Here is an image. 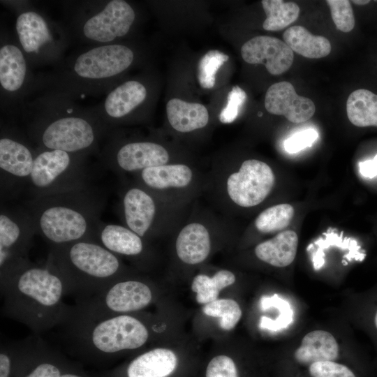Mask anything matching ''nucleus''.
<instances>
[{
    "mask_svg": "<svg viewBox=\"0 0 377 377\" xmlns=\"http://www.w3.org/2000/svg\"><path fill=\"white\" fill-rule=\"evenodd\" d=\"M19 119L36 148L57 149L86 156L98 155L112 131L93 107L68 96L38 93L27 100L10 119Z\"/></svg>",
    "mask_w": 377,
    "mask_h": 377,
    "instance_id": "nucleus-1",
    "label": "nucleus"
},
{
    "mask_svg": "<svg viewBox=\"0 0 377 377\" xmlns=\"http://www.w3.org/2000/svg\"><path fill=\"white\" fill-rule=\"evenodd\" d=\"M4 316L27 325L35 334L63 325L71 306L61 276L46 263L30 260L0 272Z\"/></svg>",
    "mask_w": 377,
    "mask_h": 377,
    "instance_id": "nucleus-2",
    "label": "nucleus"
},
{
    "mask_svg": "<svg viewBox=\"0 0 377 377\" xmlns=\"http://www.w3.org/2000/svg\"><path fill=\"white\" fill-rule=\"evenodd\" d=\"M135 59L132 47L122 43L86 45L36 75L35 92L57 93L75 100L105 95L121 82Z\"/></svg>",
    "mask_w": 377,
    "mask_h": 377,
    "instance_id": "nucleus-3",
    "label": "nucleus"
},
{
    "mask_svg": "<svg viewBox=\"0 0 377 377\" xmlns=\"http://www.w3.org/2000/svg\"><path fill=\"white\" fill-rule=\"evenodd\" d=\"M104 194L89 185L77 190L31 198L24 207L50 247L96 240L105 205Z\"/></svg>",
    "mask_w": 377,
    "mask_h": 377,
    "instance_id": "nucleus-4",
    "label": "nucleus"
},
{
    "mask_svg": "<svg viewBox=\"0 0 377 377\" xmlns=\"http://www.w3.org/2000/svg\"><path fill=\"white\" fill-rule=\"evenodd\" d=\"M45 263L59 274L66 295L75 301L99 293L124 274L119 256L91 239L50 247Z\"/></svg>",
    "mask_w": 377,
    "mask_h": 377,
    "instance_id": "nucleus-5",
    "label": "nucleus"
},
{
    "mask_svg": "<svg viewBox=\"0 0 377 377\" xmlns=\"http://www.w3.org/2000/svg\"><path fill=\"white\" fill-rule=\"evenodd\" d=\"M61 327L71 346L107 356L138 349L149 338L145 323L131 314L87 316L77 313L73 306Z\"/></svg>",
    "mask_w": 377,
    "mask_h": 377,
    "instance_id": "nucleus-6",
    "label": "nucleus"
},
{
    "mask_svg": "<svg viewBox=\"0 0 377 377\" xmlns=\"http://www.w3.org/2000/svg\"><path fill=\"white\" fill-rule=\"evenodd\" d=\"M68 26L71 38L86 45L121 43L136 20L132 6L124 0L71 3Z\"/></svg>",
    "mask_w": 377,
    "mask_h": 377,
    "instance_id": "nucleus-7",
    "label": "nucleus"
},
{
    "mask_svg": "<svg viewBox=\"0 0 377 377\" xmlns=\"http://www.w3.org/2000/svg\"><path fill=\"white\" fill-rule=\"evenodd\" d=\"M15 14L14 35L30 66L59 64L72 40L68 27L33 7L30 1Z\"/></svg>",
    "mask_w": 377,
    "mask_h": 377,
    "instance_id": "nucleus-8",
    "label": "nucleus"
},
{
    "mask_svg": "<svg viewBox=\"0 0 377 377\" xmlns=\"http://www.w3.org/2000/svg\"><path fill=\"white\" fill-rule=\"evenodd\" d=\"M28 188L31 198L74 191L89 186L88 156L36 148Z\"/></svg>",
    "mask_w": 377,
    "mask_h": 377,
    "instance_id": "nucleus-9",
    "label": "nucleus"
},
{
    "mask_svg": "<svg viewBox=\"0 0 377 377\" xmlns=\"http://www.w3.org/2000/svg\"><path fill=\"white\" fill-rule=\"evenodd\" d=\"M17 39L1 29L0 37L1 111L10 119L35 92L36 75L33 73Z\"/></svg>",
    "mask_w": 377,
    "mask_h": 377,
    "instance_id": "nucleus-10",
    "label": "nucleus"
},
{
    "mask_svg": "<svg viewBox=\"0 0 377 377\" xmlns=\"http://www.w3.org/2000/svg\"><path fill=\"white\" fill-rule=\"evenodd\" d=\"M14 121L1 123V199L18 196L29 184L36 157V147Z\"/></svg>",
    "mask_w": 377,
    "mask_h": 377,
    "instance_id": "nucleus-11",
    "label": "nucleus"
},
{
    "mask_svg": "<svg viewBox=\"0 0 377 377\" xmlns=\"http://www.w3.org/2000/svg\"><path fill=\"white\" fill-rule=\"evenodd\" d=\"M153 298V290L147 283L121 277L93 296L75 301L73 308L87 316L130 314L147 306Z\"/></svg>",
    "mask_w": 377,
    "mask_h": 377,
    "instance_id": "nucleus-12",
    "label": "nucleus"
},
{
    "mask_svg": "<svg viewBox=\"0 0 377 377\" xmlns=\"http://www.w3.org/2000/svg\"><path fill=\"white\" fill-rule=\"evenodd\" d=\"M98 158L106 168L116 172H131L167 164L168 150L149 140L121 141L112 131L104 141Z\"/></svg>",
    "mask_w": 377,
    "mask_h": 377,
    "instance_id": "nucleus-13",
    "label": "nucleus"
},
{
    "mask_svg": "<svg viewBox=\"0 0 377 377\" xmlns=\"http://www.w3.org/2000/svg\"><path fill=\"white\" fill-rule=\"evenodd\" d=\"M36 234L33 219L23 206H1L0 272L29 260V252Z\"/></svg>",
    "mask_w": 377,
    "mask_h": 377,
    "instance_id": "nucleus-14",
    "label": "nucleus"
},
{
    "mask_svg": "<svg viewBox=\"0 0 377 377\" xmlns=\"http://www.w3.org/2000/svg\"><path fill=\"white\" fill-rule=\"evenodd\" d=\"M274 184V175L265 162L257 159L244 161L237 172L227 179V192L230 200L242 207L261 203Z\"/></svg>",
    "mask_w": 377,
    "mask_h": 377,
    "instance_id": "nucleus-15",
    "label": "nucleus"
},
{
    "mask_svg": "<svg viewBox=\"0 0 377 377\" xmlns=\"http://www.w3.org/2000/svg\"><path fill=\"white\" fill-rule=\"evenodd\" d=\"M148 96V88L142 82L128 80L118 83L93 108L103 124L113 131L143 105Z\"/></svg>",
    "mask_w": 377,
    "mask_h": 377,
    "instance_id": "nucleus-16",
    "label": "nucleus"
},
{
    "mask_svg": "<svg viewBox=\"0 0 377 377\" xmlns=\"http://www.w3.org/2000/svg\"><path fill=\"white\" fill-rule=\"evenodd\" d=\"M241 54L249 64H264L273 75L288 70L294 59L293 50L284 41L268 36H256L246 42L241 48Z\"/></svg>",
    "mask_w": 377,
    "mask_h": 377,
    "instance_id": "nucleus-17",
    "label": "nucleus"
},
{
    "mask_svg": "<svg viewBox=\"0 0 377 377\" xmlns=\"http://www.w3.org/2000/svg\"><path fill=\"white\" fill-rule=\"evenodd\" d=\"M120 207L125 226L144 238L154 226L157 205L150 193L139 186L124 190L120 200Z\"/></svg>",
    "mask_w": 377,
    "mask_h": 377,
    "instance_id": "nucleus-18",
    "label": "nucleus"
},
{
    "mask_svg": "<svg viewBox=\"0 0 377 377\" xmlns=\"http://www.w3.org/2000/svg\"><path fill=\"white\" fill-rule=\"evenodd\" d=\"M265 107L272 114L284 116L293 123L309 120L316 106L309 98L299 96L293 84L286 81L271 85L265 94Z\"/></svg>",
    "mask_w": 377,
    "mask_h": 377,
    "instance_id": "nucleus-19",
    "label": "nucleus"
},
{
    "mask_svg": "<svg viewBox=\"0 0 377 377\" xmlns=\"http://www.w3.org/2000/svg\"><path fill=\"white\" fill-rule=\"evenodd\" d=\"M175 248L178 258L184 263L196 265L203 262L211 249L207 228L200 223L186 225L177 237Z\"/></svg>",
    "mask_w": 377,
    "mask_h": 377,
    "instance_id": "nucleus-20",
    "label": "nucleus"
},
{
    "mask_svg": "<svg viewBox=\"0 0 377 377\" xmlns=\"http://www.w3.org/2000/svg\"><path fill=\"white\" fill-rule=\"evenodd\" d=\"M96 241L117 256H138L143 253L145 248L142 237L126 226L102 221Z\"/></svg>",
    "mask_w": 377,
    "mask_h": 377,
    "instance_id": "nucleus-21",
    "label": "nucleus"
},
{
    "mask_svg": "<svg viewBox=\"0 0 377 377\" xmlns=\"http://www.w3.org/2000/svg\"><path fill=\"white\" fill-rule=\"evenodd\" d=\"M177 365L175 353L168 348H156L135 358L126 369L127 377H167Z\"/></svg>",
    "mask_w": 377,
    "mask_h": 377,
    "instance_id": "nucleus-22",
    "label": "nucleus"
},
{
    "mask_svg": "<svg viewBox=\"0 0 377 377\" xmlns=\"http://www.w3.org/2000/svg\"><path fill=\"white\" fill-rule=\"evenodd\" d=\"M339 345L334 336L325 330H313L302 339L294 353L295 360L306 365L321 361H334L339 356Z\"/></svg>",
    "mask_w": 377,
    "mask_h": 377,
    "instance_id": "nucleus-23",
    "label": "nucleus"
},
{
    "mask_svg": "<svg viewBox=\"0 0 377 377\" xmlns=\"http://www.w3.org/2000/svg\"><path fill=\"white\" fill-rule=\"evenodd\" d=\"M298 237L293 230H285L258 244L256 256L260 260L277 267L290 265L295 258Z\"/></svg>",
    "mask_w": 377,
    "mask_h": 377,
    "instance_id": "nucleus-24",
    "label": "nucleus"
},
{
    "mask_svg": "<svg viewBox=\"0 0 377 377\" xmlns=\"http://www.w3.org/2000/svg\"><path fill=\"white\" fill-rule=\"evenodd\" d=\"M166 114L171 126L182 133L205 127L209 121L207 109L202 104L172 98L166 104Z\"/></svg>",
    "mask_w": 377,
    "mask_h": 377,
    "instance_id": "nucleus-25",
    "label": "nucleus"
},
{
    "mask_svg": "<svg viewBox=\"0 0 377 377\" xmlns=\"http://www.w3.org/2000/svg\"><path fill=\"white\" fill-rule=\"evenodd\" d=\"M142 184L153 190L187 186L193 179L191 169L184 164H165L140 171Z\"/></svg>",
    "mask_w": 377,
    "mask_h": 377,
    "instance_id": "nucleus-26",
    "label": "nucleus"
},
{
    "mask_svg": "<svg viewBox=\"0 0 377 377\" xmlns=\"http://www.w3.org/2000/svg\"><path fill=\"white\" fill-rule=\"evenodd\" d=\"M284 42L296 53L309 59H319L331 52V44L324 36H315L302 26H293L283 35Z\"/></svg>",
    "mask_w": 377,
    "mask_h": 377,
    "instance_id": "nucleus-27",
    "label": "nucleus"
},
{
    "mask_svg": "<svg viewBox=\"0 0 377 377\" xmlns=\"http://www.w3.org/2000/svg\"><path fill=\"white\" fill-rule=\"evenodd\" d=\"M346 113L356 126H377V95L364 89L351 92L346 101Z\"/></svg>",
    "mask_w": 377,
    "mask_h": 377,
    "instance_id": "nucleus-28",
    "label": "nucleus"
},
{
    "mask_svg": "<svg viewBox=\"0 0 377 377\" xmlns=\"http://www.w3.org/2000/svg\"><path fill=\"white\" fill-rule=\"evenodd\" d=\"M235 274L227 269H222L212 276L206 274L196 275L192 281L191 289L196 293V301L206 304L216 300L219 293L235 282Z\"/></svg>",
    "mask_w": 377,
    "mask_h": 377,
    "instance_id": "nucleus-29",
    "label": "nucleus"
},
{
    "mask_svg": "<svg viewBox=\"0 0 377 377\" xmlns=\"http://www.w3.org/2000/svg\"><path fill=\"white\" fill-rule=\"evenodd\" d=\"M266 19L263 27L266 31H279L294 22L299 17L300 7L294 2L282 0H263Z\"/></svg>",
    "mask_w": 377,
    "mask_h": 377,
    "instance_id": "nucleus-30",
    "label": "nucleus"
},
{
    "mask_svg": "<svg viewBox=\"0 0 377 377\" xmlns=\"http://www.w3.org/2000/svg\"><path fill=\"white\" fill-rule=\"evenodd\" d=\"M323 235L324 238L318 239L314 242V244L318 246L317 250L312 256L313 267L316 270L320 269L325 263L323 250L332 246L348 249L351 258L356 260L362 261L365 258V253L361 251V247L356 240L347 237L343 239L342 233L339 235L336 232L330 230L323 233Z\"/></svg>",
    "mask_w": 377,
    "mask_h": 377,
    "instance_id": "nucleus-31",
    "label": "nucleus"
},
{
    "mask_svg": "<svg viewBox=\"0 0 377 377\" xmlns=\"http://www.w3.org/2000/svg\"><path fill=\"white\" fill-rule=\"evenodd\" d=\"M294 216V208L289 204H279L263 211L256 218L255 226L261 232L281 231L290 223Z\"/></svg>",
    "mask_w": 377,
    "mask_h": 377,
    "instance_id": "nucleus-32",
    "label": "nucleus"
},
{
    "mask_svg": "<svg viewBox=\"0 0 377 377\" xmlns=\"http://www.w3.org/2000/svg\"><path fill=\"white\" fill-rule=\"evenodd\" d=\"M202 312L212 317L219 318L220 327L226 331L232 330L242 317V309L238 303L232 299H217L205 304Z\"/></svg>",
    "mask_w": 377,
    "mask_h": 377,
    "instance_id": "nucleus-33",
    "label": "nucleus"
},
{
    "mask_svg": "<svg viewBox=\"0 0 377 377\" xmlns=\"http://www.w3.org/2000/svg\"><path fill=\"white\" fill-rule=\"evenodd\" d=\"M228 58L223 52L212 50L208 51L200 59L198 66V80L201 87L204 89L214 87L216 72Z\"/></svg>",
    "mask_w": 377,
    "mask_h": 377,
    "instance_id": "nucleus-34",
    "label": "nucleus"
},
{
    "mask_svg": "<svg viewBox=\"0 0 377 377\" xmlns=\"http://www.w3.org/2000/svg\"><path fill=\"white\" fill-rule=\"evenodd\" d=\"M262 300L275 306L279 314L274 320H268L262 317L260 322L261 327L277 331L286 328L293 322V311L289 302L277 295H274L272 297H263Z\"/></svg>",
    "mask_w": 377,
    "mask_h": 377,
    "instance_id": "nucleus-35",
    "label": "nucleus"
},
{
    "mask_svg": "<svg viewBox=\"0 0 377 377\" xmlns=\"http://www.w3.org/2000/svg\"><path fill=\"white\" fill-rule=\"evenodd\" d=\"M326 3L337 28L345 33L352 31L355 21L350 2L348 0H327Z\"/></svg>",
    "mask_w": 377,
    "mask_h": 377,
    "instance_id": "nucleus-36",
    "label": "nucleus"
},
{
    "mask_svg": "<svg viewBox=\"0 0 377 377\" xmlns=\"http://www.w3.org/2000/svg\"><path fill=\"white\" fill-rule=\"evenodd\" d=\"M311 377H357L347 366L334 361H321L309 365Z\"/></svg>",
    "mask_w": 377,
    "mask_h": 377,
    "instance_id": "nucleus-37",
    "label": "nucleus"
},
{
    "mask_svg": "<svg viewBox=\"0 0 377 377\" xmlns=\"http://www.w3.org/2000/svg\"><path fill=\"white\" fill-rule=\"evenodd\" d=\"M246 99V92L239 87L235 86L229 92L227 103L223 108L219 120L223 124L232 123L237 117L239 110Z\"/></svg>",
    "mask_w": 377,
    "mask_h": 377,
    "instance_id": "nucleus-38",
    "label": "nucleus"
},
{
    "mask_svg": "<svg viewBox=\"0 0 377 377\" xmlns=\"http://www.w3.org/2000/svg\"><path fill=\"white\" fill-rule=\"evenodd\" d=\"M318 138V133L316 130L304 129L288 138L284 141L283 147L288 153L295 154L311 147Z\"/></svg>",
    "mask_w": 377,
    "mask_h": 377,
    "instance_id": "nucleus-39",
    "label": "nucleus"
},
{
    "mask_svg": "<svg viewBox=\"0 0 377 377\" xmlns=\"http://www.w3.org/2000/svg\"><path fill=\"white\" fill-rule=\"evenodd\" d=\"M205 377H238L234 361L228 356L218 355L209 362Z\"/></svg>",
    "mask_w": 377,
    "mask_h": 377,
    "instance_id": "nucleus-40",
    "label": "nucleus"
},
{
    "mask_svg": "<svg viewBox=\"0 0 377 377\" xmlns=\"http://www.w3.org/2000/svg\"><path fill=\"white\" fill-rule=\"evenodd\" d=\"M49 346L47 344L43 353L42 360L24 377H61L64 374H62L61 368L55 362L48 360L54 353L51 349L45 360H43L50 348Z\"/></svg>",
    "mask_w": 377,
    "mask_h": 377,
    "instance_id": "nucleus-41",
    "label": "nucleus"
},
{
    "mask_svg": "<svg viewBox=\"0 0 377 377\" xmlns=\"http://www.w3.org/2000/svg\"><path fill=\"white\" fill-rule=\"evenodd\" d=\"M360 174L367 178H374L377 176V154L371 159L359 163Z\"/></svg>",
    "mask_w": 377,
    "mask_h": 377,
    "instance_id": "nucleus-42",
    "label": "nucleus"
},
{
    "mask_svg": "<svg viewBox=\"0 0 377 377\" xmlns=\"http://www.w3.org/2000/svg\"><path fill=\"white\" fill-rule=\"evenodd\" d=\"M10 362L8 355L2 350L0 352V377H10Z\"/></svg>",
    "mask_w": 377,
    "mask_h": 377,
    "instance_id": "nucleus-43",
    "label": "nucleus"
},
{
    "mask_svg": "<svg viewBox=\"0 0 377 377\" xmlns=\"http://www.w3.org/2000/svg\"><path fill=\"white\" fill-rule=\"evenodd\" d=\"M371 325L373 330L377 333V304L372 312L371 316Z\"/></svg>",
    "mask_w": 377,
    "mask_h": 377,
    "instance_id": "nucleus-44",
    "label": "nucleus"
},
{
    "mask_svg": "<svg viewBox=\"0 0 377 377\" xmlns=\"http://www.w3.org/2000/svg\"><path fill=\"white\" fill-rule=\"evenodd\" d=\"M352 2L354 3L355 4L362 6V5L368 4L369 3H370V1H369V0H354V1H352Z\"/></svg>",
    "mask_w": 377,
    "mask_h": 377,
    "instance_id": "nucleus-45",
    "label": "nucleus"
},
{
    "mask_svg": "<svg viewBox=\"0 0 377 377\" xmlns=\"http://www.w3.org/2000/svg\"><path fill=\"white\" fill-rule=\"evenodd\" d=\"M61 377H82L75 374L66 373L63 374Z\"/></svg>",
    "mask_w": 377,
    "mask_h": 377,
    "instance_id": "nucleus-46",
    "label": "nucleus"
}]
</instances>
